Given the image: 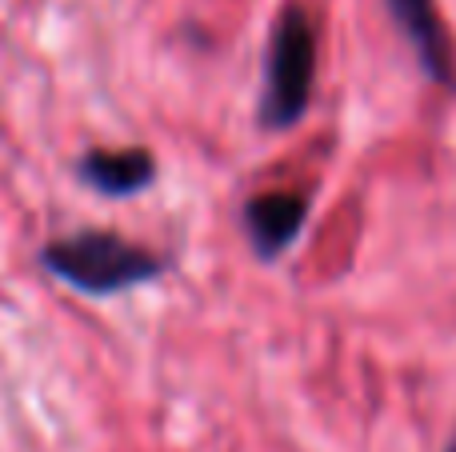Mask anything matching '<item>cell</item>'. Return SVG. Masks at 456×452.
<instances>
[{"instance_id": "3957f363", "label": "cell", "mask_w": 456, "mask_h": 452, "mask_svg": "<svg viewBox=\"0 0 456 452\" xmlns=\"http://www.w3.org/2000/svg\"><path fill=\"white\" fill-rule=\"evenodd\" d=\"M385 4H388V16L396 20V28L409 40L420 72L433 85L456 88V52H452V36L444 28V16L436 8V0H385Z\"/></svg>"}, {"instance_id": "6da1fadb", "label": "cell", "mask_w": 456, "mask_h": 452, "mask_svg": "<svg viewBox=\"0 0 456 452\" xmlns=\"http://www.w3.org/2000/svg\"><path fill=\"white\" fill-rule=\"evenodd\" d=\"M37 261L48 277L64 280L85 296H117L168 272V261L160 253L133 245L109 229H80L48 240L37 253Z\"/></svg>"}, {"instance_id": "5b68a950", "label": "cell", "mask_w": 456, "mask_h": 452, "mask_svg": "<svg viewBox=\"0 0 456 452\" xmlns=\"http://www.w3.org/2000/svg\"><path fill=\"white\" fill-rule=\"evenodd\" d=\"M77 176L101 197L128 200L157 184V157L141 144H133V149H88L77 165Z\"/></svg>"}, {"instance_id": "7a4b0ae2", "label": "cell", "mask_w": 456, "mask_h": 452, "mask_svg": "<svg viewBox=\"0 0 456 452\" xmlns=\"http://www.w3.org/2000/svg\"><path fill=\"white\" fill-rule=\"evenodd\" d=\"M316 85V28L313 16L289 0L276 16L265 52V88L256 104V125L265 133H289L300 125Z\"/></svg>"}, {"instance_id": "277c9868", "label": "cell", "mask_w": 456, "mask_h": 452, "mask_svg": "<svg viewBox=\"0 0 456 452\" xmlns=\"http://www.w3.org/2000/svg\"><path fill=\"white\" fill-rule=\"evenodd\" d=\"M308 221L305 192H265L244 205V237H248L256 261L273 264L297 245L300 229Z\"/></svg>"}, {"instance_id": "8992f818", "label": "cell", "mask_w": 456, "mask_h": 452, "mask_svg": "<svg viewBox=\"0 0 456 452\" xmlns=\"http://www.w3.org/2000/svg\"><path fill=\"white\" fill-rule=\"evenodd\" d=\"M444 452H456V432H452V440H449V448H444Z\"/></svg>"}]
</instances>
